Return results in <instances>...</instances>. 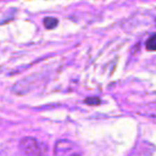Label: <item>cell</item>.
Masks as SVG:
<instances>
[{
    "label": "cell",
    "mask_w": 156,
    "mask_h": 156,
    "mask_svg": "<svg viewBox=\"0 0 156 156\" xmlns=\"http://www.w3.org/2000/svg\"><path fill=\"white\" fill-rule=\"evenodd\" d=\"M20 149L24 156H45L43 144L33 136L22 138L20 141Z\"/></svg>",
    "instance_id": "obj_1"
},
{
    "label": "cell",
    "mask_w": 156,
    "mask_h": 156,
    "mask_svg": "<svg viewBox=\"0 0 156 156\" xmlns=\"http://www.w3.org/2000/svg\"><path fill=\"white\" fill-rule=\"evenodd\" d=\"M54 156H84L80 147L71 140L60 139L54 146Z\"/></svg>",
    "instance_id": "obj_2"
},
{
    "label": "cell",
    "mask_w": 156,
    "mask_h": 156,
    "mask_svg": "<svg viewBox=\"0 0 156 156\" xmlns=\"http://www.w3.org/2000/svg\"><path fill=\"white\" fill-rule=\"evenodd\" d=\"M155 146L147 141H139L135 146L130 150L127 156H152L155 152Z\"/></svg>",
    "instance_id": "obj_3"
},
{
    "label": "cell",
    "mask_w": 156,
    "mask_h": 156,
    "mask_svg": "<svg viewBox=\"0 0 156 156\" xmlns=\"http://www.w3.org/2000/svg\"><path fill=\"white\" fill-rule=\"evenodd\" d=\"M145 46L150 51H156V34H152L151 37H149V39L146 40Z\"/></svg>",
    "instance_id": "obj_4"
},
{
    "label": "cell",
    "mask_w": 156,
    "mask_h": 156,
    "mask_svg": "<svg viewBox=\"0 0 156 156\" xmlns=\"http://www.w3.org/2000/svg\"><path fill=\"white\" fill-rule=\"evenodd\" d=\"M44 26L48 29H52V28H55L57 26V20L54 18V17H46L44 20Z\"/></svg>",
    "instance_id": "obj_5"
},
{
    "label": "cell",
    "mask_w": 156,
    "mask_h": 156,
    "mask_svg": "<svg viewBox=\"0 0 156 156\" xmlns=\"http://www.w3.org/2000/svg\"><path fill=\"white\" fill-rule=\"evenodd\" d=\"M85 102L89 104V105H98V104H100V99H99V98H94V99L88 98V99L85 100Z\"/></svg>",
    "instance_id": "obj_6"
}]
</instances>
